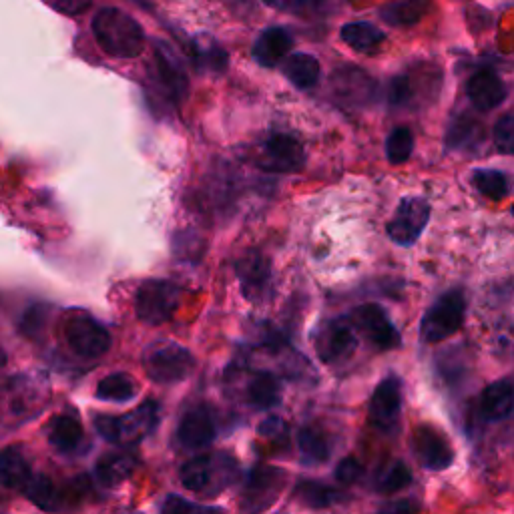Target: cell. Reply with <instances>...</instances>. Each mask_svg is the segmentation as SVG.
I'll list each match as a JSON object with an SVG mask.
<instances>
[{
	"label": "cell",
	"instance_id": "obj_1",
	"mask_svg": "<svg viewBox=\"0 0 514 514\" xmlns=\"http://www.w3.org/2000/svg\"><path fill=\"white\" fill-rule=\"evenodd\" d=\"M93 35L99 47L117 59H135L145 47V33L141 25L125 11L113 7L95 15Z\"/></svg>",
	"mask_w": 514,
	"mask_h": 514
},
{
	"label": "cell",
	"instance_id": "obj_2",
	"mask_svg": "<svg viewBox=\"0 0 514 514\" xmlns=\"http://www.w3.org/2000/svg\"><path fill=\"white\" fill-rule=\"evenodd\" d=\"M181 484L201 496H217L233 484L237 476V462L225 454H201L181 466Z\"/></svg>",
	"mask_w": 514,
	"mask_h": 514
},
{
	"label": "cell",
	"instance_id": "obj_3",
	"mask_svg": "<svg viewBox=\"0 0 514 514\" xmlns=\"http://www.w3.org/2000/svg\"><path fill=\"white\" fill-rule=\"evenodd\" d=\"M159 418V404L153 400L143 402L137 410L123 416L97 414L93 424L97 432L113 444H135L153 432Z\"/></svg>",
	"mask_w": 514,
	"mask_h": 514
},
{
	"label": "cell",
	"instance_id": "obj_4",
	"mask_svg": "<svg viewBox=\"0 0 514 514\" xmlns=\"http://www.w3.org/2000/svg\"><path fill=\"white\" fill-rule=\"evenodd\" d=\"M466 314V300L460 290L444 292L432 306L424 312L420 322V340L424 344H440L454 336Z\"/></svg>",
	"mask_w": 514,
	"mask_h": 514
},
{
	"label": "cell",
	"instance_id": "obj_5",
	"mask_svg": "<svg viewBox=\"0 0 514 514\" xmlns=\"http://www.w3.org/2000/svg\"><path fill=\"white\" fill-rule=\"evenodd\" d=\"M181 294H183L181 288L173 282H165V280L145 282L135 296L137 318L151 326L169 322L181 304Z\"/></svg>",
	"mask_w": 514,
	"mask_h": 514
},
{
	"label": "cell",
	"instance_id": "obj_6",
	"mask_svg": "<svg viewBox=\"0 0 514 514\" xmlns=\"http://www.w3.org/2000/svg\"><path fill=\"white\" fill-rule=\"evenodd\" d=\"M284 482L286 472L276 466L260 464L251 468L241 494V510L245 514H262L276 502L284 488Z\"/></svg>",
	"mask_w": 514,
	"mask_h": 514
},
{
	"label": "cell",
	"instance_id": "obj_7",
	"mask_svg": "<svg viewBox=\"0 0 514 514\" xmlns=\"http://www.w3.org/2000/svg\"><path fill=\"white\" fill-rule=\"evenodd\" d=\"M430 221V203L422 197H402L392 219L386 223L388 237L402 247H412Z\"/></svg>",
	"mask_w": 514,
	"mask_h": 514
},
{
	"label": "cell",
	"instance_id": "obj_8",
	"mask_svg": "<svg viewBox=\"0 0 514 514\" xmlns=\"http://www.w3.org/2000/svg\"><path fill=\"white\" fill-rule=\"evenodd\" d=\"M350 324L360 330L370 344L380 352H390L400 348L402 336L388 318L386 310L378 304H362L350 314Z\"/></svg>",
	"mask_w": 514,
	"mask_h": 514
},
{
	"label": "cell",
	"instance_id": "obj_9",
	"mask_svg": "<svg viewBox=\"0 0 514 514\" xmlns=\"http://www.w3.org/2000/svg\"><path fill=\"white\" fill-rule=\"evenodd\" d=\"M193 356L177 344H161L145 356V372L157 384H175L189 376L193 370Z\"/></svg>",
	"mask_w": 514,
	"mask_h": 514
},
{
	"label": "cell",
	"instance_id": "obj_10",
	"mask_svg": "<svg viewBox=\"0 0 514 514\" xmlns=\"http://www.w3.org/2000/svg\"><path fill=\"white\" fill-rule=\"evenodd\" d=\"M65 338L81 358H89V360H97L105 356L111 348L109 330L87 314H77L69 318L65 326Z\"/></svg>",
	"mask_w": 514,
	"mask_h": 514
},
{
	"label": "cell",
	"instance_id": "obj_11",
	"mask_svg": "<svg viewBox=\"0 0 514 514\" xmlns=\"http://www.w3.org/2000/svg\"><path fill=\"white\" fill-rule=\"evenodd\" d=\"M410 446L414 456L426 470L442 472L454 462V450L450 442L438 428L430 424H420L414 428Z\"/></svg>",
	"mask_w": 514,
	"mask_h": 514
},
{
	"label": "cell",
	"instance_id": "obj_12",
	"mask_svg": "<svg viewBox=\"0 0 514 514\" xmlns=\"http://www.w3.org/2000/svg\"><path fill=\"white\" fill-rule=\"evenodd\" d=\"M358 348L356 330L346 320L328 322L316 338V352L324 364L348 360Z\"/></svg>",
	"mask_w": 514,
	"mask_h": 514
},
{
	"label": "cell",
	"instance_id": "obj_13",
	"mask_svg": "<svg viewBox=\"0 0 514 514\" xmlns=\"http://www.w3.org/2000/svg\"><path fill=\"white\" fill-rule=\"evenodd\" d=\"M235 276L241 284V292L249 302L266 298L272 282V266L260 251H247L235 262Z\"/></svg>",
	"mask_w": 514,
	"mask_h": 514
},
{
	"label": "cell",
	"instance_id": "obj_14",
	"mask_svg": "<svg viewBox=\"0 0 514 514\" xmlns=\"http://www.w3.org/2000/svg\"><path fill=\"white\" fill-rule=\"evenodd\" d=\"M306 153L302 143L288 133L272 135L264 145L262 167L274 173H294L304 167Z\"/></svg>",
	"mask_w": 514,
	"mask_h": 514
},
{
	"label": "cell",
	"instance_id": "obj_15",
	"mask_svg": "<svg viewBox=\"0 0 514 514\" xmlns=\"http://www.w3.org/2000/svg\"><path fill=\"white\" fill-rule=\"evenodd\" d=\"M400 410H402V386L400 380L396 376H388L384 378L372 398H370V406H368V414H370V422L376 428L382 430H390L398 424L400 418Z\"/></svg>",
	"mask_w": 514,
	"mask_h": 514
},
{
	"label": "cell",
	"instance_id": "obj_16",
	"mask_svg": "<svg viewBox=\"0 0 514 514\" xmlns=\"http://www.w3.org/2000/svg\"><path fill=\"white\" fill-rule=\"evenodd\" d=\"M177 438L185 448L197 450L209 446L215 438V420L205 406L191 408L179 422Z\"/></svg>",
	"mask_w": 514,
	"mask_h": 514
},
{
	"label": "cell",
	"instance_id": "obj_17",
	"mask_svg": "<svg viewBox=\"0 0 514 514\" xmlns=\"http://www.w3.org/2000/svg\"><path fill=\"white\" fill-rule=\"evenodd\" d=\"M466 93L474 109L480 113L496 109L506 99V87L492 71H478L472 75L466 85Z\"/></svg>",
	"mask_w": 514,
	"mask_h": 514
},
{
	"label": "cell",
	"instance_id": "obj_18",
	"mask_svg": "<svg viewBox=\"0 0 514 514\" xmlns=\"http://www.w3.org/2000/svg\"><path fill=\"white\" fill-rule=\"evenodd\" d=\"M514 412V388L506 380L488 384L478 398V414L484 422L506 420Z\"/></svg>",
	"mask_w": 514,
	"mask_h": 514
},
{
	"label": "cell",
	"instance_id": "obj_19",
	"mask_svg": "<svg viewBox=\"0 0 514 514\" xmlns=\"http://www.w3.org/2000/svg\"><path fill=\"white\" fill-rule=\"evenodd\" d=\"M155 65H157V81L163 93L167 95L169 101L179 103L187 93V77L179 61L167 47L159 45V49L155 51Z\"/></svg>",
	"mask_w": 514,
	"mask_h": 514
},
{
	"label": "cell",
	"instance_id": "obj_20",
	"mask_svg": "<svg viewBox=\"0 0 514 514\" xmlns=\"http://www.w3.org/2000/svg\"><path fill=\"white\" fill-rule=\"evenodd\" d=\"M137 468V456L131 450H119V452H109L101 456V460L95 466V478L99 480L101 486L113 488L121 482H125L133 470Z\"/></svg>",
	"mask_w": 514,
	"mask_h": 514
},
{
	"label": "cell",
	"instance_id": "obj_21",
	"mask_svg": "<svg viewBox=\"0 0 514 514\" xmlns=\"http://www.w3.org/2000/svg\"><path fill=\"white\" fill-rule=\"evenodd\" d=\"M292 47H294V41L290 33L286 29L274 27L262 33V37L255 41L253 59L262 67H276L282 59H286Z\"/></svg>",
	"mask_w": 514,
	"mask_h": 514
},
{
	"label": "cell",
	"instance_id": "obj_22",
	"mask_svg": "<svg viewBox=\"0 0 514 514\" xmlns=\"http://www.w3.org/2000/svg\"><path fill=\"white\" fill-rule=\"evenodd\" d=\"M33 472L19 448H7L0 452V486L9 490H23Z\"/></svg>",
	"mask_w": 514,
	"mask_h": 514
},
{
	"label": "cell",
	"instance_id": "obj_23",
	"mask_svg": "<svg viewBox=\"0 0 514 514\" xmlns=\"http://www.w3.org/2000/svg\"><path fill=\"white\" fill-rule=\"evenodd\" d=\"M430 9V0H392L380 15L392 27H410L416 25Z\"/></svg>",
	"mask_w": 514,
	"mask_h": 514
},
{
	"label": "cell",
	"instance_id": "obj_24",
	"mask_svg": "<svg viewBox=\"0 0 514 514\" xmlns=\"http://www.w3.org/2000/svg\"><path fill=\"white\" fill-rule=\"evenodd\" d=\"M49 440L59 452H73L83 442V426L77 418L63 414L51 422Z\"/></svg>",
	"mask_w": 514,
	"mask_h": 514
},
{
	"label": "cell",
	"instance_id": "obj_25",
	"mask_svg": "<svg viewBox=\"0 0 514 514\" xmlns=\"http://www.w3.org/2000/svg\"><path fill=\"white\" fill-rule=\"evenodd\" d=\"M282 386L272 374H257L247 386V398L255 408L272 410L282 400Z\"/></svg>",
	"mask_w": 514,
	"mask_h": 514
},
{
	"label": "cell",
	"instance_id": "obj_26",
	"mask_svg": "<svg viewBox=\"0 0 514 514\" xmlns=\"http://www.w3.org/2000/svg\"><path fill=\"white\" fill-rule=\"evenodd\" d=\"M284 75L296 85L298 89H310L320 81V63L316 57L298 53L292 55L284 65Z\"/></svg>",
	"mask_w": 514,
	"mask_h": 514
},
{
	"label": "cell",
	"instance_id": "obj_27",
	"mask_svg": "<svg viewBox=\"0 0 514 514\" xmlns=\"http://www.w3.org/2000/svg\"><path fill=\"white\" fill-rule=\"evenodd\" d=\"M298 448L306 464H324L332 452L326 434L314 426H304L298 432Z\"/></svg>",
	"mask_w": 514,
	"mask_h": 514
},
{
	"label": "cell",
	"instance_id": "obj_28",
	"mask_svg": "<svg viewBox=\"0 0 514 514\" xmlns=\"http://www.w3.org/2000/svg\"><path fill=\"white\" fill-rule=\"evenodd\" d=\"M296 498L310 508H328L342 500V494L318 480H302L296 486Z\"/></svg>",
	"mask_w": 514,
	"mask_h": 514
},
{
	"label": "cell",
	"instance_id": "obj_29",
	"mask_svg": "<svg viewBox=\"0 0 514 514\" xmlns=\"http://www.w3.org/2000/svg\"><path fill=\"white\" fill-rule=\"evenodd\" d=\"M342 41L358 53H370L384 41V33L370 23H350L342 29Z\"/></svg>",
	"mask_w": 514,
	"mask_h": 514
},
{
	"label": "cell",
	"instance_id": "obj_30",
	"mask_svg": "<svg viewBox=\"0 0 514 514\" xmlns=\"http://www.w3.org/2000/svg\"><path fill=\"white\" fill-rule=\"evenodd\" d=\"M412 484V472L406 462L392 460L376 476V490L382 494H392L404 490Z\"/></svg>",
	"mask_w": 514,
	"mask_h": 514
},
{
	"label": "cell",
	"instance_id": "obj_31",
	"mask_svg": "<svg viewBox=\"0 0 514 514\" xmlns=\"http://www.w3.org/2000/svg\"><path fill=\"white\" fill-rule=\"evenodd\" d=\"M95 396L105 402H129L135 398V382L127 374H109L99 382Z\"/></svg>",
	"mask_w": 514,
	"mask_h": 514
},
{
	"label": "cell",
	"instance_id": "obj_32",
	"mask_svg": "<svg viewBox=\"0 0 514 514\" xmlns=\"http://www.w3.org/2000/svg\"><path fill=\"white\" fill-rule=\"evenodd\" d=\"M27 498L43 510H57L59 508V492L49 476L33 474L27 486L23 488Z\"/></svg>",
	"mask_w": 514,
	"mask_h": 514
},
{
	"label": "cell",
	"instance_id": "obj_33",
	"mask_svg": "<svg viewBox=\"0 0 514 514\" xmlns=\"http://www.w3.org/2000/svg\"><path fill=\"white\" fill-rule=\"evenodd\" d=\"M472 183L478 193H482L484 197H488L492 201L504 199L510 191L508 179L504 177V173H500L496 169H476L472 173Z\"/></svg>",
	"mask_w": 514,
	"mask_h": 514
},
{
	"label": "cell",
	"instance_id": "obj_34",
	"mask_svg": "<svg viewBox=\"0 0 514 514\" xmlns=\"http://www.w3.org/2000/svg\"><path fill=\"white\" fill-rule=\"evenodd\" d=\"M414 151V135L406 127L394 129L386 139V157L392 165H400L410 159Z\"/></svg>",
	"mask_w": 514,
	"mask_h": 514
},
{
	"label": "cell",
	"instance_id": "obj_35",
	"mask_svg": "<svg viewBox=\"0 0 514 514\" xmlns=\"http://www.w3.org/2000/svg\"><path fill=\"white\" fill-rule=\"evenodd\" d=\"M480 137H484L482 125L472 117H460L452 123L448 131V145L450 147H464L476 143Z\"/></svg>",
	"mask_w": 514,
	"mask_h": 514
},
{
	"label": "cell",
	"instance_id": "obj_36",
	"mask_svg": "<svg viewBox=\"0 0 514 514\" xmlns=\"http://www.w3.org/2000/svg\"><path fill=\"white\" fill-rule=\"evenodd\" d=\"M161 514H225L219 506H205L193 500H187L179 494H169L163 502Z\"/></svg>",
	"mask_w": 514,
	"mask_h": 514
},
{
	"label": "cell",
	"instance_id": "obj_37",
	"mask_svg": "<svg viewBox=\"0 0 514 514\" xmlns=\"http://www.w3.org/2000/svg\"><path fill=\"white\" fill-rule=\"evenodd\" d=\"M492 137H494V147L498 149V153L514 155V117L512 115L500 117L494 125Z\"/></svg>",
	"mask_w": 514,
	"mask_h": 514
},
{
	"label": "cell",
	"instance_id": "obj_38",
	"mask_svg": "<svg viewBox=\"0 0 514 514\" xmlns=\"http://www.w3.org/2000/svg\"><path fill=\"white\" fill-rule=\"evenodd\" d=\"M45 322H47V308L45 306H33L25 312V316L21 320V332L29 338H35L45 328Z\"/></svg>",
	"mask_w": 514,
	"mask_h": 514
},
{
	"label": "cell",
	"instance_id": "obj_39",
	"mask_svg": "<svg viewBox=\"0 0 514 514\" xmlns=\"http://www.w3.org/2000/svg\"><path fill=\"white\" fill-rule=\"evenodd\" d=\"M364 474L362 464L354 458V456H346L338 466H336V480L344 486L354 484L356 480H360V476Z\"/></svg>",
	"mask_w": 514,
	"mask_h": 514
},
{
	"label": "cell",
	"instance_id": "obj_40",
	"mask_svg": "<svg viewBox=\"0 0 514 514\" xmlns=\"http://www.w3.org/2000/svg\"><path fill=\"white\" fill-rule=\"evenodd\" d=\"M388 99L392 105H406L412 99V83L408 77H396L392 79L390 87H388Z\"/></svg>",
	"mask_w": 514,
	"mask_h": 514
},
{
	"label": "cell",
	"instance_id": "obj_41",
	"mask_svg": "<svg viewBox=\"0 0 514 514\" xmlns=\"http://www.w3.org/2000/svg\"><path fill=\"white\" fill-rule=\"evenodd\" d=\"M420 510V504L412 498H402V500H394L388 502L380 508L378 514H416Z\"/></svg>",
	"mask_w": 514,
	"mask_h": 514
},
{
	"label": "cell",
	"instance_id": "obj_42",
	"mask_svg": "<svg viewBox=\"0 0 514 514\" xmlns=\"http://www.w3.org/2000/svg\"><path fill=\"white\" fill-rule=\"evenodd\" d=\"M57 11L65 13V15H81L91 7V0H55Z\"/></svg>",
	"mask_w": 514,
	"mask_h": 514
},
{
	"label": "cell",
	"instance_id": "obj_43",
	"mask_svg": "<svg viewBox=\"0 0 514 514\" xmlns=\"http://www.w3.org/2000/svg\"><path fill=\"white\" fill-rule=\"evenodd\" d=\"M284 430H286V424L278 416H272L260 424V434L266 438H278V436H282Z\"/></svg>",
	"mask_w": 514,
	"mask_h": 514
},
{
	"label": "cell",
	"instance_id": "obj_44",
	"mask_svg": "<svg viewBox=\"0 0 514 514\" xmlns=\"http://www.w3.org/2000/svg\"><path fill=\"white\" fill-rule=\"evenodd\" d=\"M266 3L278 11H298L304 7L306 0H266Z\"/></svg>",
	"mask_w": 514,
	"mask_h": 514
},
{
	"label": "cell",
	"instance_id": "obj_45",
	"mask_svg": "<svg viewBox=\"0 0 514 514\" xmlns=\"http://www.w3.org/2000/svg\"><path fill=\"white\" fill-rule=\"evenodd\" d=\"M123 514H139V512H123Z\"/></svg>",
	"mask_w": 514,
	"mask_h": 514
},
{
	"label": "cell",
	"instance_id": "obj_46",
	"mask_svg": "<svg viewBox=\"0 0 514 514\" xmlns=\"http://www.w3.org/2000/svg\"><path fill=\"white\" fill-rule=\"evenodd\" d=\"M512 215H514V205H512Z\"/></svg>",
	"mask_w": 514,
	"mask_h": 514
}]
</instances>
